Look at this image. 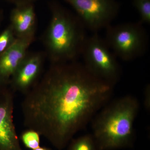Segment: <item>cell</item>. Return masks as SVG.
<instances>
[{
	"instance_id": "1",
	"label": "cell",
	"mask_w": 150,
	"mask_h": 150,
	"mask_svg": "<svg viewBox=\"0 0 150 150\" xmlns=\"http://www.w3.org/2000/svg\"><path fill=\"white\" fill-rule=\"evenodd\" d=\"M114 86L93 74L83 64H52L25 93L21 105L25 127L63 150L106 105Z\"/></svg>"
},
{
	"instance_id": "2",
	"label": "cell",
	"mask_w": 150,
	"mask_h": 150,
	"mask_svg": "<svg viewBox=\"0 0 150 150\" xmlns=\"http://www.w3.org/2000/svg\"><path fill=\"white\" fill-rule=\"evenodd\" d=\"M139 108V100L129 95L104 106L93 122L92 136L98 150L118 149L131 144Z\"/></svg>"
},
{
	"instance_id": "3",
	"label": "cell",
	"mask_w": 150,
	"mask_h": 150,
	"mask_svg": "<svg viewBox=\"0 0 150 150\" xmlns=\"http://www.w3.org/2000/svg\"><path fill=\"white\" fill-rule=\"evenodd\" d=\"M50 6L51 19L45 39L52 64L76 61L88 37L85 27L77 16L59 3H51Z\"/></svg>"
},
{
	"instance_id": "4",
	"label": "cell",
	"mask_w": 150,
	"mask_h": 150,
	"mask_svg": "<svg viewBox=\"0 0 150 150\" xmlns=\"http://www.w3.org/2000/svg\"><path fill=\"white\" fill-rule=\"evenodd\" d=\"M105 43L116 57L126 62L132 61L145 53L148 36L139 21L127 23L106 28Z\"/></svg>"
},
{
	"instance_id": "5",
	"label": "cell",
	"mask_w": 150,
	"mask_h": 150,
	"mask_svg": "<svg viewBox=\"0 0 150 150\" xmlns=\"http://www.w3.org/2000/svg\"><path fill=\"white\" fill-rule=\"evenodd\" d=\"M81 55L84 65L93 74L112 85L117 83L121 71L116 57L98 33L87 37Z\"/></svg>"
},
{
	"instance_id": "6",
	"label": "cell",
	"mask_w": 150,
	"mask_h": 150,
	"mask_svg": "<svg viewBox=\"0 0 150 150\" xmlns=\"http://www.w3.org/2000/svg\"><path fill=\"white\" fill-rule=\"evenodd\" d=\"M75 10L86 28L94 33L111 25L120 6L116 0H65Z\"/></svg>"
},
{
	"instance_id": "7",
	"label": "cell",
	"mask_w": 150,
	"mask_h": 150,
	"mask_svg": "<svg viewBox=\"0 0 150 150\" xmlns=\"http://www.w3.org/2000/svg\"><path fill=\"white\" fill-rule=\"evenodd\" d=\"M14 92L11 87L0 92V150H23L13 122Z\"/></svg>"
},
{
	"instance_id": "8",
	"label": "cell",
	"mask_w": 150,
	"mask_h": 150,
	"mask_svg": "<svg viewBox=\"0 0 150 150\" xmlns=\"http://www.w3.org/2000/svg\"><path fill=\"white\" fill-rule=\"evenodd\" d=\"M43 59L40 54H27L11 76V84L15 92L26 93L37 81Z\"/></svg>"
},
{
	"instance_id": "9",
	"label": "cell",
	"mask_w": 150,
	"mask_h": 150,
	"mask_svg": "<svg viewBox=\"0 0 150 150\" xmlns=\"http://www.w3.org/2000/svg\"><path fill=\"white\" fill-rule=\"evenodd\" d=\"M34 37L17 38L15 42L0 56V77L8 80L11 77L28 54Z\"/></svg>"
},
{
	"instance_id": "10",
	"label": "cell",
	"mask_w": 150,
	"mask_h": 150,
	"mask_svg": "<svg viewBox=\"0 0 150 150\" xmlns=\"http://www.w3.org/2000/svg\"><path fill=\"white\" fill-rule=\"evenodd\" d=\"M10 20L17 38L34 37L36 14L33 3L16 5L11 11Z\"/></svg>"
},
{
	"instance_id": "11",
	"label": "cell",
	"mask_w": 150,
	"mask_h": 150,
	"mask_svg": "<svg viewBox=\"0 0 150 150\" xmlns=\"http://www.w3.org/2000/svg\"><path fill=\"white\" fill-rule=\"evenodd\" d=\"M69 150H99L92 135H84L73 140Z\"/></svg>"
},
{
	"instance_id": "12",
	"label": "cell",
	"mask_w": 150,
	"mask_h": 150,
	"mask_svg": "<svg viewBox=\"0 0 150 150\" xmlns=\"http://www.w3.org/2000/svg\"><path fill=\"white\" fill-rule=\"evenodd\" d=\"M132 4L139 15V21L150 24V0H132Z\"/></svg>"
},
{
	"instance_id": "13",
	"label": "cell",
	"mask_w": 150,
	"mask_h": 150,
	"mask_svg": "<svg viewBox=\"0 0 150 150\" xmlns=\"http://www.w3.org/2000/svg\"><path fill=\"white\" fill-rule=\"evenodd\" d=\"M40 136L36 131L27 129L21 134V139L26 148L32 150L40 147Z\"/></svg>"
},
{
	"instance_id": "14",
	"label": "cell",
	"mask_w": 150,
	"mask_h": 150,
	"mask_svg": "<svg viewBox=\"0 0 150 150\" xmlns=\"http://www.w3.org/2000/svg\"><path fill=\"white\" fill-rule=\"evenodd\" d=\"M17 38L11 25L0 34V56L13 44Z\"/></svg>"
},
{
	"instance_id": "15",
	"label": "cell",
	"mask_w": 150,
	"mask_h": 150,
	"mask_svg": "<svg viewBox=\"0 0 150 150\" xmlns=\"http://www.w3.org/2000/svg\"><path fill=\"white\" fill-rule=\"evenodd\" d=\"M144 104L146 108L150 110V86L149 84L146 86L145 90Z\"/></svg>"
},
{
	"instance_id": "16",
	"label": "cell",
	"mask_w": 150,
	"mask_h": 150,
	"mask_svg": "<svg viewBox=\"0 0 150 150\" xmlns=\"http://www.w3.org/2000/svg\"><path fill=\"white\" fill-rule=\"evenodd\" d=\"M12 3H13L15 5L22 4L33 3L36 0H7Z\"/></svg>"
},
{
	"instance_id": "17",
	"label": "cell",
	"mask_w": 150,
	"mask_h": 150,
	"mask_svg": "<svg viewBox=\"0 0 150 150\" xmlns=\"http://www.w3.org/2000/svg\"><path fill=\"white\" fill-rule=\"evenodd\" d=\"M51 150L49 148L45 147H39L37 148V149H35L34 150Z\"/></svg>"
},
{
	"instance_id": "18",
	"label": "cell",
	"mask_w": 150,
	"mask_h": 150,
	"mask_svg": "<svg viewBox=\"0 0 150 150\" xmlns=\"http://www.w3.org/2000/svg\"><path fill=\"white\" fill-rule=\"evenodd\" d=\"M2 79V78H1V77H0V81H1V79Z\"/></svg>"
}]
</instances>
